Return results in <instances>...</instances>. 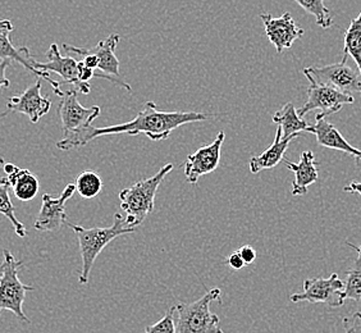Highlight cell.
Here are the masks:
<instances>
[{
    "instance_id": "obj_19",
    "label": "cell",
    "mask_w": 361,
    "mask_h": 333,
    "mask_svg": "<svg viewBox=\"0 0 361 333\" xmlns=\"http://www.w3.org/2000/svg\"><path fill=\"white\" fill-rule=\"evenodd\" d=\"M295 138H282V128L278 126L277 132H276V139L265 152L259 154L257 157H252L250 159V172L252 174H257L265 169H271L277 166L285 157V153L291 144L292 140Z\"/></svg>"
},
{
    "instance_id": "obj_32",
    "label": "cell",
    "mask_w": 361,
    "mask_h": 333,
    "mask_svg": "<svg viewBox=\"0 0 361 333\" xmlns=\"http://www.w3.org/2000/svg\"><path fill=\"white\" fill-rule=\"evenodd\" d=\"M359 188H361V182H356V181H353V182H350L348 183V186H345V191L346 193H351V194H355V191L356 190H359Z\"/></svg>"
},
{
    "instance_id": "obj_14",
    "label": "cell",
    "mask_w": 361,
    "mask_h": 333,
    "mask_svg": "<svg viewBox=\"0 0 361 333\" xmlns=\"http://www.w3.org/2000/svg\"><path fill=\"white\" fill-rule=\"evenodd\" d=\"M260 18L264 23L265 35L274 45L278 54L285 49L291 48L293 42L304 35V30L296 25L291 13L286 12L281 17H273L271 13H262Z\"/></svg>"
},
{
    "instance_id": "obj_36",
    "label": "cell",
    "mask_w": 361,
    "mask_h": 333,
    "mask_svg": "<svg viewBox=\"0 0 361 333\" xmlns=\"http://www.w3.org/2000/svg\"><path fill=\"white\" fill-rule=\"evenodd\" d=\"M355 194H359L361 196V188H359V190H356V191H355Z\"/></svg>"
},
{
    "instance_id": "obj_12",
    "label": "cell",
    "mask_w": 361,
    "mask_h": 333,
    "mask_svg": "<svg viewBox=\"0 0 361 333\" xmlns=\"http://www.w3.org/2000/svg\"><path fill=\"white\" fill-rule=\"evenodd\" d=\"M76 193L75 183H68L62 194L58 198H53L51 195H42V205L39 215L36 218L34 227L37 231H48L54 232L62 229L63 224L67 222V213H66V202Z\"/></svg>"
},
{
    "instance_id": "obj_11",
    "label": "cell",
    "mask_w": 361,
    "mask_h": 333,
    "mask_svg": "<svg viewBox=\"0 0 361 333\" xmlns=\"http://www.w3.org/2000/svg\"><path fill=\"white\" fill-rule=\"evenodd\" d=\"M224 138V132H219L216 139L212 144L202 146L186 158L185 176L190 185H196L200 177L214 172L219 166Z\"/></svg>"
},
{
    "instance_id": "obj_31",
    "label": "cell",
    "mask_w": 361,
    "mask_h": 333,
    "mask_svg": "<svg viewBox=\"0 0 361 333\" xmlns=\"http://www.w3.org/2000/svg\"><path fill=\"white\" fill-rule=\"evenodd\" d=\"M9 66H11V61H1L0 62V89L11 86V81L6 76V71H7Z\"/></svg>"
},
{
    "instance_id": "obj_3",
    "label": "cell",
    "mask_w": 361,
    "mask_h": 333,
    "mask_svg": "<svg viewBox=\"0 0 361 333\" xmlns=\"http://www.w3.org/2000/svg\"><path fill=\"white\" fill-rule=\"evenodd\" d=\"M172 171L173 164L167 163L158 174L139 181L119 193L121 208L126 213V227L137 229L145 221L146 217L153 212L154 200L160 183Z\"/></svg>"
},
{
    "instance_id": "obj_6",
    "label": "cell",
    "mask_w": 361,
    "mask_h": 333,
    "mask_svg": "<svg viewBox=\"0 0 361 333\" xmlns=\"http://www.w3.org/2000/svg\"><path fill=\"white\" fill-rule=\"evenodd\" d=\"M309 83L310 85L307 89V100L305 104L298 109L300 117H304L307 113L319 109L320 113L315 116V119H326L328 116L340 111L343 105L355 103V97L351 94H345L331 86L314 83L312 80H309Z\"/></svg>"
},
{
    "instance_id": "obj_24",
    "label": "cell",
    "mask_w": 361,
    "mask_h": 333,
    "mask_svg": "<svg viewBox=\"0 0 361 333\" xmlns=\"http://www.w3.org/2000/svg\"><path fill=\"white\" fill-rule=\"evenodd\" d=\"M76 191L84 199H92L102 193L103 180L95 171H84L75 182Z\"/></svg>"
},
{
    "instance_id": "obj_9",
    "label": "cell",
    "mask_w": 361,
    "mask_h": 333,
    "mask_svg": "<svg viewBox=\"0 0 361 333\" xmlns=\"http://www.w3.org/2000/svg\"><path fill=\"white\" fill-rule=\"evenodd\" d=\"M100 107L92 105L85 108L78 102V90L63 91L61 103L58 105V114L62 121L63 133L67 135L90 126L100 116Z\"/></svg>"
},
{
    "instance_id": "obj_18",
    "label": "cell",
    "mask_w": 361,
    "mask_h": 333,
    "mask_svg": "<svg viewBox=\"0 0 361 333\" xmlns=\"http://www.w3.org/2000/svg\"><path fill=\"white\" fill-rule=\"evenodd\" d=\"M310 133H314L317 136V141L320 146L343 152L354 157L356 160H361V150L348 144L342 136V133L326 119H315V123L312 125L310 128Z\"/></svg>"
},
{
    "instance_id": "obj_23",
    "label": "cell",
    "mask_w": 361,
    "mask_h": 333,
    "mask_svg": "<svg viewBox=\"0 0 361 333\" xmlns=\"http://www.w3.org/2000/svg\"><path fill=\"white\" fill-rule=\"evenodd\" d=\"M9 183L6 180V177L0 178V214L7 217L8 219L12 223L14 231L18 237L27 236V231L23 223L20 222L14 213V207L11 198H9Z\"/></svg>"
},
{
    "instance_id": "obj_27",
    "label": "cell",
    "mask_w": 361,
    "mask_h": 333,
    "mask_svg": "<svg viewBox=\"0 0 361 333\" xmlns=\"http://www.w3.org/2000/svg\"><path fill=\"white\" fill-rule=\"evenodd\" d=\"M174 314H176V306H171L164 314V317L152 326L146 327L144 333H176Z\"/></svg>"
},
{
    "instance_id": "obj_25",
    "label": "cell",
    "mask_w": 361,
    "mask_h": 333,
    "mask_svg": "<svg viewBox=\"0 0 361 333\" xmlns=\"http://www.w3.org/2000/svg\"><path fill=\"white\" fill-rule=\"evenodd\" d=\"M300 7L312 14L315 18L317 25L322 28H329L334 26V13L329 8L326 7L324 0H295Z\"/></svg>"
},
{
    "instance_id": "obj_1",
    "label": "cell",
    "mask_w": 361,
    "mask_h": 333,
    "mask_svg": "<svg viewBox=\"0 0 361 333\" xmlns=\"http://www.w3.org/2000/svg\"><path fill=\"white\" fill-rule=\"evenodd\" d=\"M210 116L199 111H158L154 102H147L144 109L140 111L136 119L121 123V125L108 126V127H94L90 125L80 128L75 132L64 135L61 141L56 143V147L63 152H68L81 146L87 145L92 140L100 136L121 135L126 133L130 136H136L144 133L153 141H163L168 139L171 132L178 127L195 122L208 121Z\"/></svg>"
},
{
    "instance_id": "obj_30",
    "label": "cell",
    "mask_w": 361,
    "mask_h": 333,
    "mask_svg": "<svg viewBox=\"0 0 361 333\" xmlns=\"http://www.w3.org/2000/svg\"><path fill=\"white\" fill-rule=\"evenodd\" d=\"M227 264H228L229 268H232V270H235V271H240V270H243V267L246 265L245 262H243V258L240 255V251H238V250L233 251V253L229 255L228 259H227Z\"/></svg>"
},
{
    "instance_id": "obj_17",
    "label": "cell",
    "mask_w": 361,
    "mask_h": 333,
    "mask_svg": "<svg viewBox=\"0 0 361 333\" xmlns=\"http://www.w3.org/2000/svg\"><path fill=\"white\" fill-rule=\"evenodd\" d=\"M285 166L295 174V181L292 183V195L302 196L307 194L309 186L315 183L319 178L318 163L315 160L313 152L306 150L301 154L299 163H293L291 160L285 159Z\"/></svg>"
},
{
    "instance_id": "obj_15",
    "label": "cell",
    "mask_w": 361,
    "mask_h": 333,
    "mask_svg": "<svg viewBox=\"0 0 361 333\" xmlns=\"http://www.w3.org/2000/svg\"><path fill=\"white\" fill-rule=\"evenodd\" d=\"M48 62L40 63L36 61L34 67L42 72H54L62 77L61 83H72L76 86L78 92L87 95L90 94V83H81L78 80V61L72 56H63L56 44H51L47 53Z\"/></svg>"
},
{
    "instance_id": "obj_7",
    "label": "cell",
    "mask_w": 361,
    "mask_h": 333,
    "mask_svg": "<svg viewBox=\"0 0 361 333\" xmlns=\"http://www.w3.org/2000/svg\"><path fill=\"white\" fill-rule=\"evenodd\" d=\"M345 282L337 273H332L328 278H309L304 281V291L291 295V301H309L312 304H326L331 308L343 305L345 298L342 291Z\"/></svg>"
},
{
    "instance_id": "obj_26",
    "label": "cell",
    "mask_w": 361,
    "mask_h": 333,
    "mask_svg": "<svg viewBox=\"0 0 361 333\" xmlns=\"http://www.w3.org/2000/svg\"><path fill=\"white\" fill-rule=\"evenodd\" d=\"M345 300L361 301V268H351L346 272V282L342 291Z\"/></svg>"
},
{
    "instance_id": "obj_20",
    "label": "cell",
    "mask_w": 361,
    "mask_h": 333,
    "mask_svg": "<svg viewBox=\"0 0 361 333\" xmlns=\"http://www.w3.org/2000/svg\"><path fill=\"white\" fill-rule=\"evenodd\" d=\"M271 121L282 128V138H298L302 135L301 132H310L312 125L307 123L305 119L300 117L298 109L293 103H287L279 111H276L271 117Z\"/></svg>"
},
{
    "instance_id": "obj_34",
    "label": "cell",
    "mask_w": 361,
    "mask_h": 333,
    "mask_svg": "<svg viewBox=\"0 0 361 333\" xmlns=\"http://www.w3.org/2000/svg\"><path fill=\"white\" fill-rule=\"evenodd\" d=\"M348 246H350V248H353V249L357 251V254H359V258H360L361 260V245L360 246H356V245H353L351 243H348Z\"/></svg>"
},
{
    "instance_id": "obj_16",
    "label": "cell",
    "mask_w": 361,
    "mask_h": 333,
    "mask_svg": "<svg viewBox=\"0 0 361 333\" xmlns=\"http://www.w3.org/2000/svg\"><path fill=\"white\" fill-rule=\"evenodd\" d=\"M121 36L118 34H111L104 40L97 42L94 48H77L72 45L63 44V49L67 53H73L77 56L81 54H94L99 59V70L103 71L106 75L117 77L119 75V61L114 54L116 48L118 45Z\"/></svg>"
},
{
    "instance_id": "obj_21",
    "label": "cell",
    "mask_w": 361,
    "mask_h": 333,
    "mask_svg": "<svg viewBox=\"0 0 361 333\" xmlns=\"http://www.w3.org/2000/svg\"><path fill=\"white\" fill-rule=\"evenodd\" d=\"M6 180L9 186L13 188L14 196L21 202H30L35 199L40 190V183L35 174L28 169H18L17 172L7 174Z\"/></svg>"
},
{
    "instance_id": "obj_33",
    "label": "cell",
    "mask_w": 361,
    "mask_h": 333,
    "mask_svg": "<svg viewBox=\"0 0 361 333\" xmlns=\"http://www.w3.org/2000/svg\"><path fill=\"white\" fill-rule=\"evenodd\" d=\"M3 168H4V172H6V174H14V172H17V171L20 169V168L16 166V164H13V163H6Z\"/></svg>"
},
{
    "instance_id": "obj_2",
    "label": "cell",
    "mask_w": 361,
    "mask_h": 333,
    "mask_svg": "<svg viewBox=\"0 0 361 333\" xmlns=\"http://www.w3.org/2000/svg\"><path fill=\"white\" fill-rule=\"evenodd\" d=\"M68 226L76 234L80 245V253L82 258V271L78 277L81 285H86L89 282L94 263L99 254L105 249V246H108L117 237L131 235L136 231L135 229L126 227L125 217L119 213L114 214V221L109 227L85 229L82 226H77L72 223H68Z\"/></svg>"
},
{
    "instance_id": "obj_8",
    "label": "cell",
    "mask_w": 361,
    "mask_h": 333,
    "mask_svg": "<svg viewBox=\"0 0 361 333\" xmlns=\"http://www.w3.org/2000/svg\"><path fill=\"white\" fill-rule=\"evenodd\" d=\"M302 73L307 80L331 86L345 94L356 91H360L361 94L360 72L351 68L346 63H334L324 67H309L302 71Z\"/></svg>"
},
{
    "instance_id": "obj_22",
    "label": "cell",
    "mask_w": 361,
    "mask_h": 333,
    "mask_svg": "<svg viewBox=\"0 0 361 333\" xmlns=\"http://www.w3.org/2000/svg\"><path fill=\"white\" fill-rule=\"evenodd\" d=\"M343 42V56L341 62L346 63L348 56H353L361 76V12L345 31Z\"/></svg>"
},
{
    "instance_id": "obj_4",
    "label": "cell",
    "mask_w": 361,
    "mask_h": 333,
    "mask_svg": "<svg viewBox=\"0 0 361 333\" xmlns=\"http://www.w3.org/2000/svg\"><path fill=\"white\" fill-rule=\"evenodd\" d=\"M213 301H222L221 289H212L194 303H178L176 305V333H224L221 320L210 310Z\"/></svg>"
},
{
    "instance_id": "obj_35",
    "label": "cell",
    "mask_w": 361,
    "mask_h": 333,
    "mask_svg": "<svg viewBox=\"0 0 361 333\" xmlns=\"http://www.w3.org/2000/svg\"><path fill=\"white\" fill-rule=\"evenodd\" d=\"M4 164H6V162L3 158H0V166H4Z\"/></svg>"
},
{
    "instance_id": "obj_10",
    "label": "cell",
    "mask_w": 361,
    "mask_h": 333,
    "mask_svg": "<svg viewBox=\"0 0 361 333\" xmlns=\"http://www.w3.org/2000/svg\"><path fill=\"white\" fill-rule=\"evenodd\" d=\"M13 25L11 20H0V59L1 61H11V62H17L22 64L28 72L34 73L35 76L40 77L47 80L53 90L58 97H61L63 91L61 90V83H56L51 77L49 76L48 72H42L36 70L34 67V63L36 62L35 58L31 56L30 50L27 48H16L12 42H11V32L13 31Z\"/></svg>"
},
{
    "instance_id": "obj_13",
    "label": "cell",
    "mask_w": 361,
    "mask_h": 333,
    "mask_svg": "<svg viewBox=\"0 0 361 333\" xmlns=\"http://www.w3.org/2000/svg\"><path fill=\"white\" fill-rule=\"evenodd\" d=\"M42 78L37 77L36 83L28 86L21 95L9 97L7 102V111L3 116H7L11 111H18L22 114H26L31 123H37L42 117L48 114L51 108L50 99L42 95Z\"/></svg>"
},
{
    "instance_id": "obj_28",
    "label": "cell",
    "mask_w": 361,
    "mask_h": 333,
    "mask_svg": "<svg viewBox=\"0 0 361 333\" xmlns=\"http://www.w3.org/2000/svg\"><path fill=\"white\" fill-rule=\"evenodd\" d=\"M345 333H361V313H355L353 317L343 318Z\"/></svg>"
},
{
    "instance_id": "obj_5",
    "label": "cell",
    "mask_w": 361,
    "mask_h": 333,
    "mask_svg": "<svg viewBox=\"0 0 361 333\" xmlns=\"http://www.w3.org/2000/svg\"><path fill=\"white\" fill-rule=\"evenodd\" d=\"M4 260L0 265V312L9 310L22 320L30 323L27 315L23 312V303L26 292L34 291V286L23 285L18 273L23 262L17 260L8 249L3 250Z\"/></svg>"
},
{
    "instance_id": "obj_29",
    "label": "cell",
    "mask_w": 361,
    "mask_h": 333,
    "mask_svg": "<svg viewBox=\"0 0 361 333\" xmlns=\"http://www.w3.org/2000/svg\"><path fill=\"white\" fill-rule=\"evenodd\" d=\"M238 251L245 264H252L257 260V251L250 245H245Z\"/></svg>"
}]
</instances>
